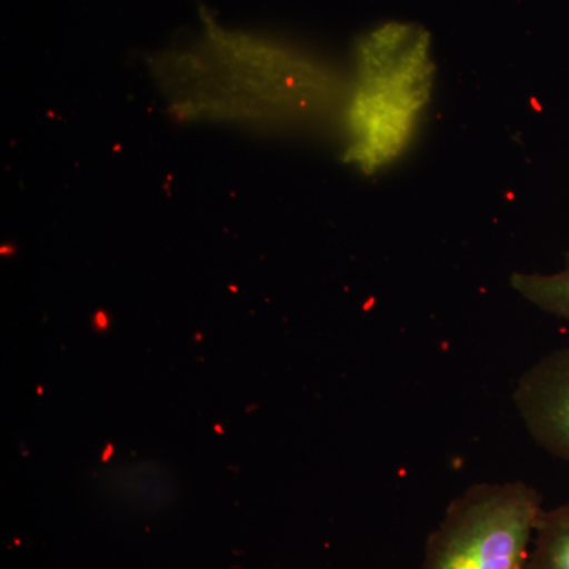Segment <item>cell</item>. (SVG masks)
Listing matches in <instances>:
<instances>
[{
	"mask_svg": "<svg viewBox=\"0 0 569 569\" xmlns=\"http://www.w3.org/2000/svg\"><path fill=\"white\" fill-rule=\"evenodd\" d=\"M542 498L527 482H479L449 503L421 569H527Z\"/></svg>",
	"mask_w": 569,
	"mask_h": 569,
	"instance_id": "3",
	"label": "cell"
},
{
	"mask_svg": "<svg viewBox=\"0 0 569 569\" xmlns=\"http://www.w3.org/2000/svg\"><path fill=\"white\" fill-rule=\"evenodd\" d=\"M511 287L542 312L569 321V250L565 254L561 271L553 274L515 272L511 276Z\"/></svg>",
	"mask_w": 569,
	"mask_h": 569,
	"instance_id": "6",
	"label": "cell"
},
{
	"mask_svg": "<svg viewBox=\"0 0 569 569\" xmlns=\"http://www.w3.org/2000/svg\"><path fill=\"white\" fill-rule=\"evenodd\" d=\"M436 62L422 26L389 21L359 37L340 118L343 162L383 173L410 151L432 100Z\"/></svg>",
	"mask_w": 569,
	"mask_h": 569,
	"instance_id": "2",
	"label": "cell"
},
{
	"mask_svg": "<svg viewBox=\"0 0 569 569\" xmlns=\"http://www.w3.org/2000/svg\"><path fill=\"white\" fill-rule=\"evenodd\" d=\"M153 77L183 121L274 132L340 127L348 89V78L310 52L212 22L200 39L162 52Z\"/></svg>",
	"mask_w": 569,
	"mask_h": 569,
	"instance_id": "1",
	"label": "cell"
},
{
	"mask_svg": "<svg viewBox=\"0 0 569 569\" xmlns=\"http://www.w3.org/2000/svg\"><path fill=\"white\" fill-rule=\"evenodd\" d=\"M527 569H569V503L542 509Z\"/></svg>",
	"mask_w": 569,
	"mask_h": 569,
	"instance_id": "5",
	"label": "cell"
},
{
	"mask_svg": "<svg viewBox=\"0 0 569 569\" xmlns=\"http://www.w3.org/2000/svg\"><path fill=\"white\" fill-rule=\"evenodd\" d=\"M512 402L538 447L569 463V347L530 366L516 383Z\"/></svg>",
	"mask_w": 569,
	"mask_h": 569,
	"instance_id": "4",
	"label": "cell"
}]
</instances>
